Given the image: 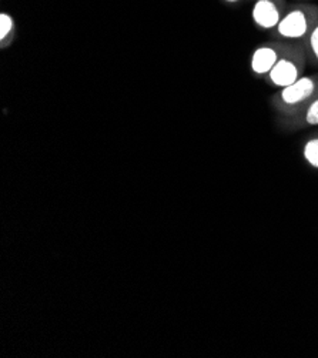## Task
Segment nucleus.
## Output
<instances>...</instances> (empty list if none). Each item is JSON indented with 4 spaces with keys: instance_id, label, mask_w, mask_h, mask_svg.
I'll return each mask as SVG.
<instances>
[{
    "instance_id": "nucleus-7",
    "label": "nucleus",
    "mask_w": 318,
    "mask_h": 358,
    "mask_svg": "<svg viewBox=\"0 0 318 358\" xmlns=\"http://www.w3.org/2000/svg\"><path fill=\"white\" fill-rule=\"evenodd\" d=\"M303 155L312 167L318 169V138H312L305 143Z\"/></svg>"
},
{
    "instance_id": "nucleus-11",
    "label": "nucleus",
    "mask_w": 318,
    "mask_h": 358,
    "mask_svg": "<svg viewBox=\"0 0 318 358\" xmlns=\"http://www.w3.org/2000/svg\"><path fill=\"white\" fill-rule=\"evenodd\" d=\"M301 2H305V0H301Z\"/></svg>"
},
{
    "instance_id": "nucleus-5",
    "label": "nucleus",
    "mask_w": 318,
    "mask_h": 358,
    "mask_svg": "<svg viewBox=\"0 0 318 358\" xmlns=\"http://www.w3.org/2000/svg\"><path fill=\"white\" fill-rule=\"evenodd\" d=\"M280 60L274 46H260L252 57V69L256 75H268L270 70Z\"/></svg>"
},
{
    "instance_id": "nucleus-9",
    "label": "nucleus",
    "mask_w": 318,
    "mask_h": 358,
    "mask_svg": "<svg viewBox=\"0 0 318 358\" xmlns=\"http://www.w3.org/2000/svg\"><path fill=\"white\" fill-rule=\"evenodd\" d=\"M308 42H310V48L315 56V59L318 60V23L312 27V30L308 34Z\"/></svg>"
},
{
    "instance_id": "nucleus-8",
    "label": "nucleus",
    "mask_w": 318,
    "mask_h": 358,
    "mask_svg": "<svg viewBox=\"0 0 318 358\" xmlns=\"http://www.w3.org/2000/svg\"><path fill=\"white\" fill-rule=\"evenodd\" d=\"M305 122L311 126L318 124V97L307 107L305 112Z\"/></svg>"
},
{
    "instance_id": "nucleus-2",
    "label": "nucleus",
    "mask_w": 318,
    "mask_h": 358,
    "mask_svg": "<svg viewBox=\"0 0 318 358\" xmlns=\"http://www.w3.org/2000/svg\"><path fill=\"white\" fill-rule=\"evenodd\" d=\"M286 12V0H256L253 6V20L260 29H275Z\"/></svg>"
},
{
    "instance_id": "nucleus-3",
    "label": "nucleus",
    "mask_w": 318,
    "mask_h": 358,
    "mask_svg": "<svg viewBox=\"0 0 318 358\" xmlns=\"http://www.w3.org/2000/svg\"><path fill=\"white\" fill-rule=\"evenodd\" d=\"M317 92V80L314 78H300L293 85L282 87L280 92L281 101L287 106L305 103Z\"/></svg>"
},
{
    "instance_id": "nucleus-4",
    "label": "nucleus",
    "mask_w": 318,
    "mask_h": 358,
    "mask_svg": "<svg viewBox=\"0 0 318 358\" xmlns=\"http://www.w3.org/2000/svg\"><path fill=\"white\" fill-rule=\"evenodd\" d=\"M268 79L274 86L287 87L300 79V67L294 60L282 57L270 70Z\"/></svg>"
},
{
    "instance_id": "nucleus-6",
    "label": "nucleus",
    "mask_w": 318,
    "mask_h": 358,
    "mask_svg": "<svg viewBox=\"0 0 318 358\" xmlns=\"http://www.w3.org/2000/svg\"><path fill=\"white\" fill-rule=\"evenodd\" d=\"M13 30H15L13 17L6 12L0 13V42H2V46H5L6 39L9 36H12Z\"/></svg>"
},
{
    "instance_id": "nucleus-1",
    "label": "nucleus",
    "mask_w": 318,
    "mask_h": 358,
    "mask_svg": "<svg viewBox=\"0 0 318 358\" xmlns=\"http://www.w3.org/2000/svg\"><path fill=\"white\" fill-rule=\"evenodd\" d=\"M318 23V6L297 5L286 12L275 27L277 34L284 39H301L308 36Z\"/></svg>"
},
{
    "instance_id": "nucleus-10",
    "label": "nucleus",
    "mask_w": 318,
    "mask_h": 358,
    "mask_svg": "<svg viewBox=\"0 0 318 358\" xmlns=\"http://www.w3.org/2000/svg\"><path fill=\"white\" fill-rule=\"evenodd\" d=\"M223 2H226V3H237V2H240V0H223Z\"/></svg>"
}]
</instances>
